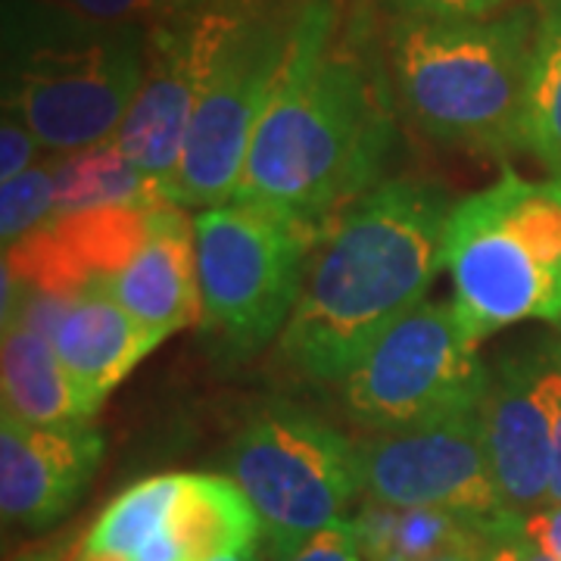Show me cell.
<instances>
[{"label":"cell","instance_id":"1","mask_svg":"<svg viewBox=\"0 0 561 561\" xmlns=\"http://www.w3.org/2000/svg\"><path fill=\"white\" fill-rule=\"evenodd\" d=\"M397 140L381 54L341 0H302L231 203L321 231L381 184Z\"/></svg>","mask_w":561,"mask_h":561},{"label":"cell","instance_id":"2","mask_svg":"<svg viewBox=\"0 0 561 561\" xmlns=\"http://www.w3.org/2000/svg\"><path fill=\"white\" fill-rule=\"evenodd\" d=\"M453 213L440 187L387 179L319 231L280 353L302 378L343 381L402 316L424 302L443 268Z\"/></svg>","mask_w":561,"mask_h":561},{"label":"cell","instance_id":"3","mask_svg":"<svg viewBox=\"0 0 561 561\" xmlns=\"http://www.w3.org/2000/svg\"><path fill=\"white\" fill-rule=\"evenodd\" d=\"M540 16L527 7L483 20L397 16L390 79L421 135L478 157L522 150Z\"/></svg>","mask_w":561,"mask_h":561},{"label":"cell","instance_id":"4","mask_svg":"<svg viewBox=\"0 0 561 561\" xmlns=\"http://www.w3.org/2000/svg\"><path fill=\"white\" fill-rule=\"evenodd\" d=\"M144 69L147 25L81 20L50 0H3V106L54 153L116 138Z\"/></svg>","mask_w":561,"mask_h":561},{"label":"cell","instance_id":"5","mask_svg":"<svg viewBox=\"0 0 561 561\" xmlns=\"http://www.w3.org/2000/svg\"><path fill=\"white\" fill-rule=\"evenodd\" d=\"M443 268L478 341L527 319L561 321V181L502 179L453 203Z\"/></svg>","mask_w":561,"mask_h":561},{"label":"cell","instance_id":"6","mask_svg":"<svg viewBox=\"0 0 561 561\" xmlns=\"http://www.w3.org/2000/svg\"><path fill=\"white\" fill-rule=\"evenodd\" d=\"M194 238L203 331L243 359L287 328L319 231L275 209L225 203L197 213Z\"/></svg>","mask_w":561,"mask_h":561},{"label":"cell","instance_id":"7","mask_svg":"<svg viewBox=\"0 0 561 561\" xmlns=\"http://www.w3.org/2000/svg\"><path fill=\"white\" fill-rule=\"evenodd\" d=\"M231 478L253 502L275 561L341 522L362 493L356 440L297 402H265L231 443Z\"/></svg>","mask_w":561,"mask_h":561},{"label":"cell","instance_id":"8","mask_svg":"<svg viewBox=\"0 0 561 561\" xmlns=\"http://www.w3.org/2000/svg\"><path fill=\"white\" fill-rule=\"evenodd\" d=\"M456 302H421L341 381L343 409L362 434H400L481 409L490 365Z\"/></svg>","mask_w":561,"mask_h":561},{"label":"cell","instance_id":"9","mask_svg":"<svg viewBox=\"0 0 561 561\" xmlns=\"http://www.w3.org/2000/svg\"><path fill=\"white\" fill-rule=\"evenodd\" d=\"M300 3H262L234 13L228 22L203 81L179 172L169 184V201L181 209H213L234 201Z\"/></svg>","mask_w":561,"mask_h":561},{"label":"cell","instance_id":"10","mask_svg":"<svg viewBox=\"0 0 561 561\" xmlns=\"http://www.w3.org/2000/svg\"><path fill=\"white\" fill-rule=\"evenodd\" d=\"M362 493L402 508H449L478 518L512 515L486 459L481 409L400 434L356 440Z\"/></svg>","mask_w":561,"mask_h":561},{"label":"cell","instance_id":"11","mask_svg":"<svg viewBox=\"0 0 561 561\" xmlns=\"http://www.w3.org/2000/svg\"><path fill=\"white\" fill-rule=\"evenodd\" d=\"M234 13L160 20L147 28L144 81L113 144L140 175L160 184L165 201L169 184L179 172L181 150L201 101L203 81L209 76L221 35Z\"/></svg>","mask_w":561,"mask_h":561},{"label":"cell","instance_id":"12","mask_svg":"<svg viewBox=\"0 0 561 561\" xmlns=\"http://www.w3.org/2000/svg\"><path fill=\"white\" fill-rule=\"evenodd\" d=\"M153 206L160 203H113L54 216L7 247L3 268L25 287L57 297L110 287L147 238Z\"/></svg>","mask_w":561,"mask_h":561},{"label":"cell","instance_id":"13","mask_svg":"<svg viewBox=\"0 0 561 561\" xmlns=\"http://www.w3.org/2000/svg\"><path fill=\"white\" fill-rule=\"evenodd\" d=\"M481 415L502 505L522 518L540 512L552 486V419L540 381V350L490 365Z\"/></svg>","mask_w":561,"mask_h":561},{"label":"cell","instance_id":"14","mask_svg":"<svg viewBox=\"0 0 561 561\" xmlns=\"http://www.w3.org/2000/svg\"><path fill=\"white\" fill-rule=\"evenodd\" d=\"M103 437L91 424L41 427L0 419V512L22 530H44L72 512L101 468Z\"/></svg>","mask_w":561,"mask_h":561},{"label":"cell","instance_id":"15","mask_svg":"<svg viewBox=\"0 0 561 561\" xmlns=\"http://www.w3.org/2000/svg\"><path fill=\"white\" fill-rule=\"evenodd\" d=\"M147 328L172 337L181 328L201 324V275H197V238L194 221L179 203H160L150 213L147 238L106 287Z\"/></svg>","mask_w":561,"mask_h":561},{"label":"cell","instance_id":"16","mask_svg":"<svg viewBox=\"0 0 561 561\" xmlns=\"http://www.w3.org/2000/svg\"><path fill=\"white\" fill-rule=\"evenodd\" d=\"M162 341L169 337L135 319L106 287H88L72 297L50 334L62 368L94 409Z\"/></svg>","mask_w":561,"mask_h":561},{"label":"cell","instance_id":"17","mask_svg":"<svg viewBox=\"0 0 561 561\" xmlns=\"http://www.w3.org/2000/svg\"><path fill=\"white\" fill-rule=\"evenodd\" d=\"M0 383H3V412L28 424H41V427L91 424L98 412L62 368L50 337L20 321L3 324Z\"/></svg>","mask_w":561,"mask_h":561},{"label":"cell","instance_id":"18","mask_svg":"<svg viewBox=\"0 0 561 561\" xmlns=\"http://www.w3.org/2000/svg\"><path fill=\"white\" fill-rule=\"evenodd\" d=\"M522 515L478 518L449 508H402L368 500L353 518L362 561H431L471 542L493 540Z\"/></svg>","mask_w":561,"mask_h":561},{"label":"cell","instance_id":"19","mask_svg":"<svg viewBox=\"0 0 561 561\" xmlns=\"http://www.w3.org/2000/svg\"><path fill=\"white\" fill-rule=\"evenodd\" d=\"M262 522L234 478L179 474L169 512V540L179 561H206L231 549L256 546Z\"/></svg>","mask_w":561,"mask_h":561},{"label":"cell","instance_id":"20","mask_svg":"<svg viewBox=\"0 0 561 561\" xmlns=\"http://www.w3.org/2000/svg\"><path fill=\"white\" fill-rule=\"evenodd\" d=\"M179 474H153L122 490L88 530L81 549L119 556L125 561H179L169 540V512Z\"/></svg>","mask_w":561,"mask_h":561},{"label":"cell","instance_id":"21","mask_svg":"<svg viewBox=\"0 0 561 561\" xmlns=\"http://www.w3.org/2000/svg\"><path fill=\"white\" fill-rule=\"evenodd\" d=\"M113 203H165V194L122 157L113 140L57 162V216Z\"/></svg>","mask_w":561,"mask_h":561},{"label":"cell","instance_id":"22","mask_svg":"<svg viewBox=\"0 0 561 561\" xmlns=\"http://www.w3.org/2000/svg\"><path fill=\"white\" fill-rule=\"evenodd\" d=\"M522 150L561 181V22L540 20L537 28V50L524 101Z\"/></svg>","mask_w":561,"mask_h":561},{"label":"cell","instance_id":"23","mask_svg":"<svg viewBox=\"0 0 561 561\" xmlns=\"http://www.w3.org/2000/svg\"><path fill=\"white\" fill-rule=\"evenodd\" d=\"M57 216V162H38L0 187V238L13 247Z\"/></svg>","mask_w":561,"mask_h":561},{"label":"cell","instance_id":"24","mask_svg":"<svg viewBox=\"0 0 561 561\" xmlns=\"http://www.w3.org/2000/svg\"><path fill=\"white\" fill-rule=\"evenodd\" d=\"M41 140L28 128V122L22 119L16 110L3 106V125H0V179L10 181L28 172L35 165Z\"/></svg>","mask_w":561,"mask_h":561},{"label":"cell","instance_id":"25","mask_svg":"<svg viewBox=\"0 0 561 561\" xmlns=\"http://www.w3.org/2000/svg\"><path fill=\"white\" fill-rule=\"evenodd\" d=\"M540 381L552 419V486L549 505H561V346L540 350Z\"/></svg>","mask_w":561,"mask_h":561},{"label":"cell","instance_id":"26","mask_svg":"<svg viewBox=\"0 0 561 561\" xmlns=\"http://www.w3.org/2000/svg\"><path fill=\"white\" fill-rule=\"evenodd\" d=\"M287 561H362L359 534L353 518H341L306 540Z\"/></svg>","mask_w":561,"mask_h":561},{"label":"cell","instance_id":"27","mask_svg":"<svg viewBox=\"0 0 561 561\" xmlns=\"http://www.w3.org/2000/svg\"><path fill=\"white\" fill-rule=\"evenodd\" d=\"M512 0H390L397 16H421V20H483Z\"/></svg>","mask_w":561,"mask_h":561},{"label":"cell","instance_id":"28","mask_svg":"<svg viewBox=\"0 0 561 561\" xmlns=\"http://www.w3.org/2000/svg\"><path fill=\"white\" fill-rule=\"evenodd\" d=\"M81 20L106 25H153V10L147 0H50Z\"/></svg>","mask_w":561,"mask_h":561},{"label":"cell","instance_id":"29","mask_svg":"<svg viewBox=\"0 0 561 561\" xmlns=\"http://www.w3.org/2000/svg\"><path fill=\"white\" fill-rule=\"evenodd\" d=\"M153 10V22L181 20V16H206V13H234L250 10L262 3H280V0H147Z\"/></svg>","mask_w":561,"mask_h":561},{"label":"cell","instance_id":"30","mask_svg":"<svg viewBox=\"0 0 561 561\" xmlns=\"http://www.w3.org/2000/svg\"><path fill=\"white\" fill-rule=\"evenodd\" d=\"M524 530H527V540L534 542L537 549L561 561V505H549V508L527 515Z\"/></svg>","mask_w":561,"mask_h":561},{"label":"cell","instance_id":"31","mask_svg":"<svg viewBox=\"0 0 561 561\" xmlns=\"http://www.w3.org/2000/svg\"><path fill=\"white\" fill-rule=\"evenodd\" d=\"M527 530H524V522H515L512 527H505L496 540L490 542L483 561H524L527 559Z\"/></svg>","mask_w":561,"mask_h":561},{"label":"cell","instance_id":"32","mask_svg":"<svg viewBox=\"0 0 561 561\" xmlns=\"http://www.w3.org/2000/svg\"><path fill=\"white\" fill-rule=\"evenodd\" d=\"M508 527H512V524H508ZM500 534H496V537H500ZM496 537H493V540H496ZM493 540L471 542V546H459V549H449V552H443V556H437V559H431V561H483V556H486V549H490V542Z\"/></svg>","mask_w":561,"mask_h":561},{"label":"cell","instance_id":"33","mask_svg":"<svg viewBox=\"0 0 561 561\" xmlns=\"http://www.w3.org/2000/svg\"><path fill=\"white\" fill-rule=\"evenodd\" d=\"M206 561H260V552H256V546H243V549H231V552H221Z\"/></svg>","mask_w":561,"mask_h":561},{"label":"cell","instance_id":"34","mask_svg":"<svg viewBox=\"0 0 561 561\" xmlns=\"http://www.w3.org/2000/svg\"><path fill=\"white\" fill-rule=\"evenodd\" d=\"M540 20L561 22V0H540Z\"/></svg>","mask_w":561,"mask_h":561},{"label":"cell","instance_id":"35","mask_svg":"<svg viewBox=\"0 0 561 561\" xmlns=\"http://www.w3.org/2000/svg\"><path fill=\"white\" fill-rule=\"evenodd\" d=\"M524 561H556V559H552V556H546L542 549H537V546L530 542V546H527V559Z\"/></svg>","mask_w":561,"mask_h":561},{"label":"cell","instance_id":"36","mask_svg":"<svg viewBox=\"0 0 561 561\" xmlns=\"http://www.w3.org/2000/svg\"><path fill=\"white\" fill-rule=\"evenodd\" d=\"M559 328H561V321H559Z\"/></svg>","mask_w":561,"mask_h":561}]
</instances>
